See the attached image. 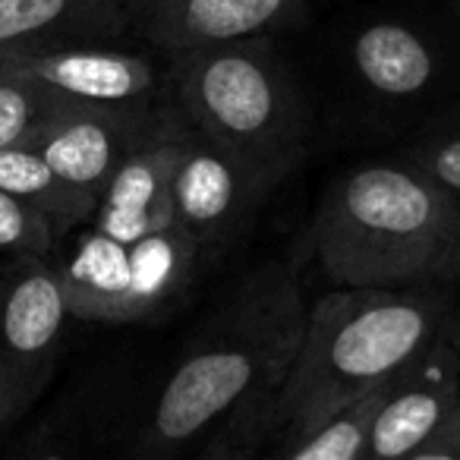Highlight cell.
Segmentation results:
<instances>
[{
  "label": "cell",
  "instance_id": "cell-1",
  "mask_svg": "<svg viewBox=\"0 0 460 460\" xmlns=\"http://www.w3.org/2000/svg\"><path fill=\"white\" fill-rule=\"evenodd\" d=\"M300 262L252 271L167 376L133 460H173L224 420L275 403L306 334Z\"/></svg>",
  "mask_w": 460,
  "mask_h": 460
},
{
  "label": "cell",
  "instance_id": "cell-2",
  "mask_svg": "<svg viewBox=\"0 0 460 460\" xmlns=\"http://www.w3.org/2000/svg\"><path fill=\"white\" fill-rule=\"evenodd\" d=\"M445 284L338 288L319 296L306 315L300 353L271 403V422L303 435L388 388L451 328Z\"/></svg>",
  "mask_w": 460,
  "mask_h": 460
},
{
  "label": "cell",
  "instance_id": "cell-3",
  "mask_svg": "<svg viewBox=\"0 0 460 460\" xmlns=\"http://www.w3.org/2000/svg\"><path fill=\"white\" fill-rule=\"evenodd\" d=\"M309 246L334 288L451 281L460 275V196L407 161H369L328 183Z\"/></svg>",
  "mask_w": 460,
  "mask_h": 460
},
{
  "label": "cell",
  "instance_id": "cell-4",
  "mask_svg": "<svg viewBox=\"0 0 460 460\" xmlns=\"http://www.w3.org/2000/svg\"><path fill=\"white\" fill-rule=\"evenodd\" d=\"M171 85L177 111L211 142L275 183L296 167L306 148V117L269 41L240 39L173 54Z\"/></svg>",
  "mask_w": 460,
  "mask_h": 460
},
{
  "label": "cell",
  "instance_id": "cell-5",
  "mask_svg": "<svg viewBox=\"0 0 460 460\" xmlns=\"http://www.w3.org/2000/svg\"><path fill=\"white\" fill-rule=\"evenodd\" d=\"M70 303L51 259H13L0 278V420H20L54 378Z\"/></svg>",
  "mask_w": 460,
  "mask_h": 460
},
{
  "label": "cell",
  "instance_id": "cell-6",
  "mask_svg": "<svg viewBox=\"0 0 460 460\" xmlns=\"http://www.w3.org/2000/svg\"><path fill=\"white\" fill-rule=\"evenodd\" d=\"M173 114L142 104H76L48 123L29 148L48 161L60 180L92 196H102L123 158L152 142Z\"/></svg>",
  "mask_w": 460,
  "mask_h": 460
},
{
  "label": "cell",
  "instance_id": "cell-7",
  "mask_svg": "<svg viewBox=\"0 0 460 460\" xmlns=\"http://www.w3.org/2000/svg\"><path fill=\"white\" fill-rule=\"evenodd\" d=\"M271 186V177L190 127L171 180L173 221L199 246L224 243Z\"/></svg>",
  "mask_w": 460,
  "mask_h": 460
},
{
  "label": "cell",
  "instance_id": "cell-8",
  "mask_svg": "<svg viewBox=\"0 0 460 460\" xmlns=\"http://www.w3.org/2000/svg\"><path fill=\"white\" fill-rule=\"evenodd\" d=\"M460 403V350L441 334L407 372L385 388L369 422L363 460H403Z\"/></svg>",
  "mask_w": 460,
  "mask_h": 460
},
{
  "label": "cell",
  "instance_id": "cell-9",
  "mask_svg": "<svg viewBox=\"0 0 460 460\" xmlns=\"http://www.w3.org/2000/svg\"><path fill=\"white\" fill-rule=\"evenodd\" d=\"M0 76L39 83L83 104H142L158 92L148 58L111 45H51L0 54Z\"/></svg>",
  "mask_w": 460,
  "mask_h": 460
},
{
  "label": "cell",
  "instance_id": "cell-10",
  "mask_svg": "<svg viewBox=\"0 0 460 460\" xmlns=\"http://www.w3.org/2000/svg\"><path fill=\"white\" fill-rule=\"evenodd\" d=\"M303 0H123L127 26L173 54L262 39L300 13Z\"/></svg>",
  "mask_w": 460,
  "mask_h": 460
},
{
  "label": "cell",
  "instance_id": "cell-11",
  "mask_svg": "<svg viewBox=\"0 0 460 460\" xmlns=\"http://www.w3.org/2000/svg\"><path fill=\"white\" fill-rule=\"evenodd\" d=\"M186 133H190L186 117L173 114L171 123L152 142L123 158L98 196L92 227L120 243H136L148 234L177 224L171 208V180L180 152H183Z\"/></svg>",
  "mask_w": 460,
  "mask_h": 460
},
{
  "label": "cell",
  "instance_id": "cell-12",
  "mask_svg": "<svg viewBox=\"0 0 460 460\" xmlns=\"http://www.w3.org/2000/svg\"><path fill=\"white\" fill-rule=\"evenodd\" d=\"M123 29V0H0V54L104 45Z\"/></svg>",
  "mask_w": 460,
  "mask_h": 460
},
{
  "label": "cell",
  "instance_id": "cell-13",
  "mask_svg": "<svg viewBox=\"0 0 460 460\" xmlns=\"http://www.w3.org/2000/svg\"><path fill=\"white\" fill-rule=\"evenodd\" d=\"M350 64L357 79L378 98H416L438 76L435 45L407 22L378 20L363 26L350 41Z\"/></svg>",
  "mask_w": 460,
  "mask_h": 460
},
{
  "label": "cell",
  "instance_id": "cell-14",
  "mask_svg": "<svg viewBox=\"0 0 460 460\" xmlns=\"http://www.w3.org/2000/svg\"><path fill=\"white\" fill-rule=\"evenodd\" d=\"M54 269L60 275V288L73 315L95 322H123L129 271H133L129 243L104 237L102 230L89 227L73 243L64 262H54Z\"/></svg>",
  "mask_w": 460,
  "mask_h": 460
},
{
  "label": "cell",
  "instance_id": "cell-15",
  "mask_svg": "<svg viewBox=\"0 0 460 460\" xmlns=\"http://www.w3.org/2000/svg\"><path fill=\"white\" fill-rule=\"evenodd\" d=\"M0 190L45 211L60 237L83 221H92L98 208V196L60 180L48 167V161L29 146L0 148Z\"/></svg>",
  "mask_w": 460,
  "mask_h": 460
},
{
  "label": "cell",
  "instance_id": "cell-16",
  "mask_svg": "<svg viewBox=\"0 0 460 460\" xmlns=\"http://www.w3.org/2000/svg\"><path fill=\"white\" fill-rule=\"evenodd\" d=\"M382 394L385 388L344 407L332 420L322 422V426L309 429L303 435H294V441L275 460H363L369 422Z\"/></svg>",
  "mask_w": 460,
  "mask_h": 460
},
{
  "label": "cell",
  "instance_id": "cell-17",
  "mask_svg": "<svg viewBox=\"0 0 460 460\" xmlns=\"http://www.w3.org/2000/svg\"><path fill=\"white\" fill-rule=\"evenodd\" d=\"M76 104L83 102L64 98L39 83L0 76V148L32 146L48 123L64 117Z\"/></svg>",
  "mask_w": 460,
  "mask_h": 460
},
{
  "label": "cell",
  "instance_id": "cell-18",
  "mask_svg": "<svg viewBox=\"0 0 460 460\" xmlns=\"http://www.w3.org/2000/svg\"><path fill=\"white\" fill-rule=\"evenodd\" d=\"M58 243L60 234L45 211L0 190V252L13 259H51Z\"/></svg>",
  "mask_w": 460,
  "mask_h": 460
},
{
  "label": "cell",
  "instance_id": "cell-19",
  "mask_svg": "<svg viewBox=\"0 0 460 460\" xmlns=\"http://www.w3.org/2000/svg\"><path fill=\"white\" fill-rule=\"evenodd\" d=\"M265 426H271V407L234 416V422L199 454V460H252Z\"/></svg>",
  "mask_w": 460,
  "mask_h": 460
},
{
  "label": "cell",
  "instance_id": "cell-20",
  "mask_svg": "<svg viewBox=\"0 0 460 460\" xmlns=\"http://www.w3.org/2000/svg\"><path fill=\"white\" fill-rule=\"evenodd\" d=\"M407 164H413L429 180L445 186L447 192L460 196V133L420 142L407 152Z\"/></svg>",
  "mask_w": 460,
  "mask_h": 460
},
{
  "label": "cell",
  "instance_id": "cell-21",
  "mask_svg": "<svg viewBox=\"0 0 460 460\" xmlns=\"http://www.w3.org/2000/svg\"><path fill=\"white\" fill-rule=\"evenodd\" d=\"M403 460H460V403L454 413L438 426V432L429 435L413 454Z\"/></svg>",
  "mask_w": 460,
  "mask_h": 460
},
{
  "label": "cell",
  "instance_id": "cell-22",
  "mask_svg": "<svg viewBox=\"0 0 460 460\" xmlns=\"http://www.w3.org/2000/svg\"><path fill=\"white\" fill-rule=\"evenodd\" d=\"M32 460H73V457L64 451H48V454H39V457H32Z\"/></svg>",
  "mask_w": 460,
  "mask_h": 460
},
{
  "label": "cell",
  "instance_id": "cell-23",
  "mask_svg": "<svg viewBox=\"0 0 460 460\" xmlns=\"http://www.w3.org/2000/svg\"><path fill=\"white\" fill-rule=\"evenodd\" d=\"M447 334H451V341L457 344V350H460V325H457V332H451V328H447Z\"/></svg>",
  "mask_w": 460,
  "mask_h": 460
},
{
  "label": "cell",
  "instance_id": "cell-24",
  "mask_svg": "<svg viewBox=\"0 0 460 460\" xmlns=\"http://www.w3.org/2000/svg\"><path fill=\"white\" fill-rule=\"evenodd\" d=\"M457 271H460V256H457Z\"/></svg>",
  "mask_w": 460,
  "mask_h": 460
},
{
  "label": "cell",
  "instance_id": "cell-25",
  "mask_svg": "<svg viewBox=\"0 0 460 460\" xmlns=\"http://www.w3.org/2000/svg\"><path fill=\"white\" fill-rule=\"evenodd\" d=\"M454 4H457V10H460V0H454Z\"/></svg>",
  "mask_w": 460,
  "mask_h": 460
}]
</instances>
